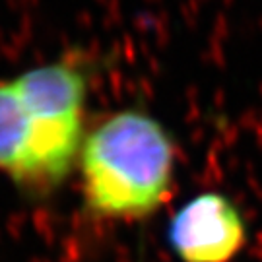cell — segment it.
<instances>
[{"label": "cell", "mask_w": 262, "mask_h": 262, "mask_svg": "<svg viewBox=\"0 0 262 262\" xmlns=\"http://www.w3.org/2000/svg\"><path fill=\"white\" fill-rule=\"evenodd\" d=\"M167 243L181 262H231L247 243L245 217L231 198L206 190L173 214Z\"/></svg>", "instance_id": "cell-3"}, {"label": "cell", "mask_w": 262, "mask_h": 262, "mask_svg": "<svg viewBox=\"0 0 262 262\" xmlns=\"http://www.w3.org/2000/svg\"><path fill=\"white\" fill-rule=\"evenodd\" d=\"M76 167L88 212L101 220H144L171 196L177 146L165 124L121 109L85 132Z\"/></svg>", "instance_id": "cell-2"}, {"label": "cell", "mask_w": 262, "mask_h": 262, "mask_svg": "<svg viewBox=\"0 0 262 262\" xmlns=\"http://www.w3.org/2000/svg\"><path fill=\"white\" fill-rule=\"evenodd\" d=\"M90 70L62 55L0 78V173L45 196L76 169L85 138Z\"/></svg>", "instance_id": "cell-1"}]
</instances>
